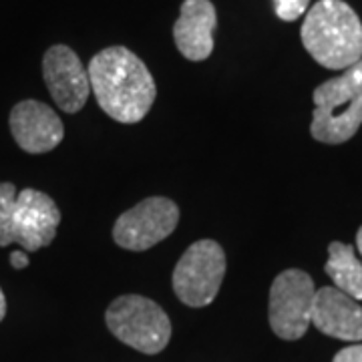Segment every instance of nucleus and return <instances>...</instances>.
<instances>
[{
	"mask_svg": "<svg viewBox=\"0 0 362 362\" xmlns=\"http://www.w3.org/2000/svg\"><path fill=\"white\" fill-rule=\"evenodd\" d=\"M87 73L99 107L119 123H139L156 103L153 75L127 47H109L97 52Z\"/></svg>",
	"mask_w": 362,
	"mask_h": 362,
	"instance_id": "f257e3e1",
	"label": "nucleus"
},
{
	"mask_svg": "<svg viewBox=\"0 0 362 362\" xmlns=\"http://www.w3.org/2000/svg\"><path fill=\"white\" fill-rule=\"evenodd\" d=\"M300 39L312 59L344 71L362 59V23L344 0H318L304 16Z\"/></svg>",
	"mask_w": 362,
	"mask_h": 362,
	"instance_id": "f03ea898",
	"label": "nucleus"
},
{
	"mask_svg": "<svg viewBox=\"0 0 362 362\" xmlns=\"http://www.w3.org/2000/svg\"><path fill=\"white\" fill-rule=\"evenodd\" d=\"M310 133L328 145L346 143L362 125V59L312 93Z\"/></svg>",
	"mask_w": 362,
	"mask_h": 362,
	"instance_id": "7ed1b4c3",
	"label": "nucleus"
},
{
	"mask_svg": "<svg viewBox=\"0 0 362 362\" xmlns=\"http://www.w3.org/2000/svg\"><path fill=\"white\" fill-rule=\"evenodd\" d=\"M107 328L117 340L143 354H157L171 338V320L165 310L139 294L119 296L105 314Z\"/></svg>",
	"mask_w": 362,
	"mask_h": 362,
	"instance_id": "20e7f679",
	"label": "nucleus"
},
{
	"mask_svg": "<svg viewBox=\"0 0 362 362\" xmlns=\"http://www.w3.org/2000/svg\"><path fill=\"white\" fill-rule=\"evenodd\" d=\"M226 276V252L214 240H199L185 250L173 270V292L185 306H209Z\"/></svg>",
	"mask_w": 362,
	"mask_h": 362,
	"instance_id": "39448f33",
	"label": "nucleus"
},
{
	"mask_svg": "<svg viewBox=\"0 0 362 362\" xmlns=\"http://www.w3.org/2000/svg\"><path fill=\"white\" fill-rule=\"evenodd\" d=\"M61 223V211L51 195L37 189H23L16 204L0 228V247L18 244L25 252L51 246Z\"/></svg>",
	"mask_w": 362,
	"mask_h": 362,
	"instance_id": "423d86ee",
	"label": "nucleus"
},
{
	"mask_svg": "<svg viewBox=\"0 0 362 362\" xmlns=\"http://www.w3.org/2000/svg\"><path fill=\"white\" fill-rule=\"evenodd\" d=\"M316 286L304 270H284L270 288L268 318L274 334L282 340H298L312 324Z\"/></svg>",
	"mask_w": 362,
	"mask_h": 362,
	"instance_id": "0eeeda50",
	"label": "nucleus"
},
{
	"mask_svg": "<svg viewBox=\"0 0 362 362\" xmlns=\"http://www.w3.org/2000/svg\"><path fill=\"white\" fill-rule=\"evenodd\" d=\"M180 223V207L169 197L153 195L117 218L113 240L131 252H145L169 238Z\"/></svg>",
	"mask_w": 362,
	"mask_h": 362,
	"instance_id": "6e6552de",
	"label": "nucleus"
},
{
	"mask_svg": "<svg viewBox=\"0 0 362 362\" xmlns=\"http://www.w3.org/2000/svg\"><path fill=\"white\" fill-rule=\"evenodd\" d=\"M42 77L61 111L78 113L85 107L90 93L89 73L71 47L54 45L45 52Z\"/></svg>",
	"mask_w": 362,
	"mask_h": 362,
	"instance_id": "1a4fd4ad",
	"label": "nucleus"
},
{
	"mask_svg": "<svg viewBox=\"0 0 362 362\" xmlns=\"http://www.w3.org/2000/svg\"><path fill=\"white\" fill-rule=\"evenodd\" d=\"M8 123L14 141L26 153L52 151L65 137V127L57 111L35 99L14 105Z\"/></svg>",
	"mask_w": 362,
	"mask_h": 362,
	"instance_id": "9d476101",
	"label": "nucleus"
},
{
	"mask_svg": "<svg viewBox=\"0 0 362 362\" xmlns=\"http://www.w3.org/2000/svg\"><path fill=\"white\" fill-rule=\"evenodd\" d=\"M312 324L326 337L361 342L362 306L337 286H324L316 290L312 306Z\"/></svg>",
	"mask_w": 362,
	"mask_h": 362,
	"instance_id": "9b49d317",
	"label": "nucleus"
},
{
	"mask_svg": "<svg viewBox=\"0 0 362 362\" xmlns=\"http://www.w3.org/2000/svg\"><path fill=\"white\" fill-rule=\"evenodd\" d=\"M218 14L211 0H183L180 18L173 25L177 51L187 61H206L214 52V30Z\"/></svg>",
	"mask_w": 362,
	"mask_h": 362,
	"instance_id": "f8f14e48",
	"label": "nucleus"
},
{
	"mask_svg": "<svg viewBox=\"0 0 362 362\" xmlns=\"http://www.w3.org/2000/svg\"><path fill=\"white\" fill-rule=\"evenodd\" d=\"M324 272L330 276L338 290L362 302V262L356 256L354 246L332 242L328 246V262Z\"/></svg>",
	"mask_w": 362,
	"mask_h": 362,
	"instance_id": "ddd939ff",
	"label": "nucleus"
},
{
	"mask_svg": "<svg viewBox=\"0 0 362 362\" xmlns=\"http://www.w3.org/2000/svg\"><path fill=\"white\" fill-rule=\"evenodd\" d=\"M274 2V11L280 21L286 23H294L302 14L308 13L310 0H272Z\"/></svg>",
	"mask_w": 362,
	"mask_h": 362,
	"instance_id": "4468645a",
	"label": "nucleus"
},
{
	"mask_svg": "<svg viewBox=\"0 0 362 362\" xmlns=\"http://www.w3.org/2000/svg\"><path fill=\"white\" fill-rule=\"evenodd\" d=\"M16 187L13 183H0V228L4 226V221L8 220L14 204H16Z\"/></svg>",
	"mask_w": 362,
	"mask_h": 362,
	"instance_id": "2eb2a0df",
	"label": "nucleus"
},
{
	"mask_svg": "<svg viewBox=\"0 0 362 362\" xmlns=\"http://www.w3.org/2000/svg\"><path fill=\"white\" fill-rule=\"evenodd\" d=\"M332 362H362V344H352V346L338 350Z\"/></svg>",
	"mask_w": 362,
	"mask_h": 362,
	"instance_id": "dca6fc26",
	"label": "nucleus"
},
{
	"mask_svg": "<svg viewBox=\"0 0 362 362\" xmlns=\"http://www.w3.org/2000/svg\"><path fill=\"white\" fill-rule=\"evenodd\" d=\"M11 264H13V268L16 270H23L28 266V256H26L25 252H21V250H16L11 254Z\"/></svg>",
	"mask_w": 362,
	"mask_h": 362,
	"instance_id": "f3484780",
	"label": "nucleus"
},
{
	"mask_svg": "<svg viewBox=\"0 0 362 362\" xmlns=\"http://www.w3.org/2000/svg\"><path fill=\"white\" fill-rule=\"evenodd\" d=\"M6 316V298L2 294V290H0V320Z\"/></svg>",
	"mask_w": 362,
	"mask_h": 362,
	"instance_id": "a211bd4d",
	"label": "nucleus"
},
{
	"mask_svg": "<svg viewBox=\"0 0 362 362\" xmlns=\"http://www.w3.org/2000/svg\"><path fill=\"white\" fill-rule=\"evenodd\" d=\"M356 247H358V254L362 256V226H361V230L356 232Z\"/></svg>",
	"mask_w": 362,
	"mask_h": 362,
	"instance_id": "6ab92c4d",
	"label": "nucleus"
}]
</instances>
